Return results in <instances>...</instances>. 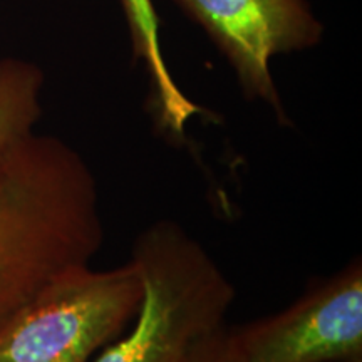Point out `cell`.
Listing matches in <instances>:
<instances>
[{"label": "cell", "instance_id": "cell-1", "mask_svg": "<svg viewBox=\"0 0 362 362\" xmlns=\"http://www.w3.org/2000/svg\"><path fill=\"white\" fill-rule=\"evenodd\" d=\"M103 243L96 176L74 148L33 133L0 160V325Z\"/></svg>", "mask_w": 362, "mask_h": 362}, {"label": "cell", "instance_id": "cell-4", "mask_svg": "<svg viewBox=\"0 0 362 362\" xmlns=\"http://www.w3.org/2000/svg\"><path fill=\"white\" fill-rule=\"evenodd\" d=\"M205 30L250 101H262L291 124L270 72L272 57L315 47L324 24L307 0H173Z\"/></svg>", "mask_w": 362, "mask_h": 362}, {"label": "cell", "instance_id": "cell-2", "mask_svg": "<svg viewBox=\"0 0 362 362\" xmlns=\"http://www.w3.org/2000/svg\"><path fill=\"white\" fill-rule=\"evenodd\" d=\"M131 260L143 282L133 322L90 362H187L193 346L225 325L237 291L210 252L173 220L136 238Z\"/></svg>", "mask_w": 362, "mask_h": 362}, {"label": "cell", "instance_id": "cell-5", "mask_svg": "<svg viewBox=\"0 0 362 362\" xmlns=\"http://www.w3.org/2000/svg\"><path fill=\"white\" fill-rule=\"evenodd\" d=\"M232 334L247 362H362L361 259Z\"/></svg>", "mask_w": 362, "mask_h": 362}, {"label": "cell", "instance_id": "cell-8", "mask_svg": "<svg viewBox=\"0 0 362 362\" xmlns=\"http://www.w3.org/2000/svg\"><path fill=\"white\" fill-rule=\"evenodd\" d=\"M187 362H247L226 325L206 334L193 346Z\"/></svg>", "mask_w": 362, "mask_h": 362}, {"label": "cell", "instance_id": "cell-7", "mask_svg": "<svg viewBox=\"0 0 362 362\" xmlns=\"http://www.w3.org/2000/svg\"><path fill=\"white\" fill-rule=\"evenodd\" d=\"M44 71L19 57L0 59V160L34 133L42 116Z\"/></svg>", "mask_w": 362, "mask_h": 362}, {"label": "cell", "instance_id": "cell-6", "mask_svg": "<svg viewBox=\"0 0 362 362\" xmlns=\"http://www.w3.org/2000/svg\"><path fill=\"white\" fill-rule=\"evenodd\" d=\"M129 29L133 56L146 67L149 104L155 123L163 133L181 141L194 116H206V110L193 103L176 84L166 66L160 45V24L151 0H119Z\"/></svg>", "mask_w": 362, "mask_h": 362}, {"label": "cell", "instance_id": "cell-3", "mask_svg": "<svg viewBox=\"0 0 362 362\" xmlns=\"http://www.w3.org/2000/svg\"><path fill=\"white\" fill-rule=\"evenodd\" d=\"M141 298L133 260L72 267L0 325V362H90L128 329Z\"/></svg>", "mask_w": 362, "mask_h": 362}]
</instances>
